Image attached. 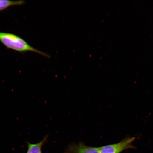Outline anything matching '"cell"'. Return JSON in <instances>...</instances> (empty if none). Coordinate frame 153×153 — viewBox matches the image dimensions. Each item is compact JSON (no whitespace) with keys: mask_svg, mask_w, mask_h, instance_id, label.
<instances>
[{"mask_svg":"<svg viewBox=\"0 0 153 153\" xmlns=\"http://www.w3.org/2000/svg\"><path fill=\"white\" fill-rule=\"evenodd\" d=\"M135 139V137H127L117 143L100 147V153H120L127 149L134 148L132 144Z\"/></svg>","mask_w":153,"mask_h":153,"instance_id":"obj_2","label":"cell"},{"mask_svg":"<svg viewBox=\"0 0 153 153\" xmlns=\"http://www.w3.org/2000/svg\"><path fill=\"white\" fill-rule=\"evenodd\" d=\"M25 1H11L7 0H0V12L9 7L16 6H20L24 5Z\"/></svg>","mask_w":153,"mask_h":153,"instance_id":"obj_3","label":"cell"},{"mask_svg":"<svg viewBox=\"0 0 153 153\" xmlns=\"http://www.w3.org/2000/svg\"><path fill=\"white\" fill-rule=\"evenodd\" d=\"M48 137V136H47L44 138L43 140L35 144L28 143V149L27 153H42V147L44 143L46 141Z\"/></svg>","mask_w":153,"mask_h":153,"instance_id":"obj_4","label":"cell"},{"mask_svg":"<svg viewBox=\"0 0 153 153\" xmlns=\"http://www.w3.org/2000/svg\"><path fill=\"white\" fill-rule=\"evenodd\" d=\"M0 42L7 49L24 53L30 51L38 53L42 56L49 58L50 56L30 46L22 38L15 34L0 32Z\"/></svg>","mask_w":153,"mask_h":153,"instance_id":"obj_1","label":"cell"},{"mask_svg":"<svg viewBox=\"0 0 153 153\" xmlns=\"http://www.w3.org/2000/svg\"><path fill=\"white\" fill-rule=\"evenodd\" d=\"M77 153H100L99 148L85 146L80 143L77 147Z\"/></svg>","mask_w":153,"mask_h":153,"instance_id":"obj_5","label":"cell"}]
</instances>
